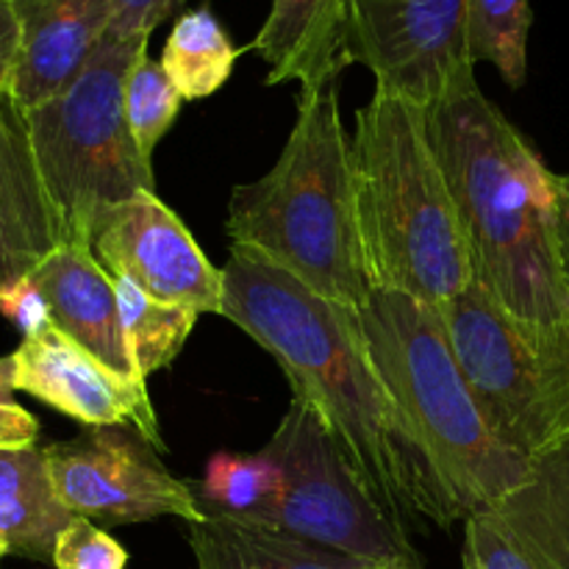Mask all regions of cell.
I'll return each instance as SVG.
<instances>
[{
	"label": "cell",
	"mask_w": 569,
	"mask_h": 569,
	"mask_svg": "<svg viewBox=\"0 0 569 569\" xmlns=\"http://www.w3.org/2000/svg\"><path fill=\"white\" fill-rule=\"evenodd\" d=\"M220 317L261 345L348 453L370 492L409 522L465 520L420 437L378 376L353 309L311 292L278 267L231 248Z\"/></svg>",
	"instance_id": "6da1fadb"
},
{
	"label": "cell",
	"mask_w": 569,
	"mask_h": 569,
	"mask_svg": "<svg viewBox=\"0 0 569 569\" xmlns=\"http://www.w3.org/2000/svg\"><path fill=\"white\" fill-rule=\"evenodd\" d=\"M426 126L470 242L476 283L522 320L569 322L556 172L476 78L426 109Z\"/></svg>",
	"instance_id": "7a4b0ae2"
},
{
	"label": "cell",
	"mask_w": 569,
	"mask_h": 569,
	"mask_svg": "<svg viewBox=\"0 0 569 569\" xmlns=\"http://www.w3.org/2000/svg\"><path fill=\"white\" fill-rule=\"evenodd\" d=\"M226 233L331 303L359 311L372 295L356 209L350 133L337 83L298 94V117L267 176L239 183Z\"/></svg>",
	"instance_id": "3957f363"
},
{
	"label": "cell",
	"mask_w": 569,
	"mask_h": 569,
	"mask_svg": "<svg viewBox=\"0 0 569 569\" xmlns=\"http://www.w3.org/2000/svg\"><path fill=\"white\" fill-rule=\"evenodd\" d=\"M350 164L372 287L433 309L465 292L476 267L426 111L376 89L356 111Z\"/></svg>",
	"instance_id": "277c9868"
},
{
	"label": "cell",
	"mask_w": 569,
	"mask_h": 569,
	"mask_svg": "<svg viewBox=\"0 0 569 569\" xmlns=\"http://www.w3.org/2000/svg\"><path fill=\"white\" fill-rule=\"evenodd\" d=\"M356 317L378 376L465 520L517 492L531 478V461L489 428L439 311L409 295L372 289Z\"/></svg>",
	"instance_id": "5b68a950"
},
{
	"label": "cell",
	"mask_w": 569,
	"mask_h": 569,
	"mask_svg": "<svg viewBox=\"0 0 569 569\" xmlns=\"http://www.w3.org/2000/svg\"><path fill=\"white\" fill-rule=\"evenodd\" d=\"M148 33L111 31L76 81L28 109L33 153L64 242L89 248L94 220L109 206L156 192L153 159L131 137L122 89L148 53Z\"/></svg>",
	"instance_id": "8992f818"
},
{
	"label": "cell",
	"mask_w": 569,
	"mask_h": 569,
	"mask_svg": "<svg viewBox=\"0 0 569 569\" xmlns=\"http://www.w3.org/2000/svg\"><path fill=\"white\" fill-rule=\"evenodd\" d=\"M437 311L489 428L506 448L531 459L569 431V322L522 320L476 281Z\"/></svg>",
	"instance_id": "52a82bcc"
},
{
	"label": "cell",
	"mask_w": 569,
	"mask_h": 569,
	"mask_svg": "<svg viewBox=\"0 0 569 569\" xmlns=\"http://www.w3.org/2000/svg\"><path fill=\"white\" fill-rule=\"evenodd\" d=\"M264 450L283 472L281 498L267 528L361 565L426 569L403 522L370 492L309 403L292 398Z\"/></svg>",
	"instance_id": "ba28073f"
},
{
	"label": "cell",
	"mask_w": 569,
	"mask_h": 569,
	"mask_svg": "<svg viewBox=\"0 0 569 569\" xmlns=\"http://www.w3.org/2000/svg\"><path fill=\"white\" fill-rule=\"evenodd\" d=\"M470 0H348V61L376 89L422 111L476 78L467 50Z\"/></svg>",
	"instance_id": "9c48e42d"
},
{
	"label": "cell",
	"mask_w": 569,
	"mask_h": 569,
	"mask_svg": "<svg viewBox=\"0 0 569 569\" xmlns=\"http://www.w3.org/2000/svg\"><path fill=\"white\" fill-rule=\"evenodd\" d=\"M50 481L72 517L131 526L159 517L203 522L198 495L172 476L159 448L137 428H87L81 437L44 448Z\"/></svg>",
	"instance_id": "30bf717a"
},
{
	"label": "cell",
	"mask_w": 569,
	"mask_h": 569,
	"mask_svg": "<svg viewBox=\"0 0 569 569\" xmlns=\"http://www.w3.org/2000/svg\"><path fill=\"white\" fill-rule=\"evenodd\" d=\"M89 250L111 278L137 283L161 303L189 306L200 315L222 311L226 276L156 192L109 206L94 220Z\"/></svg>",
	"instance_id": "8fae6325"
},
{
	"label": "cell",
	"mask_w": 569,
	"mask_h": 569,
	"mask_svg": "<svg viewBox=\"0 0 569 569\" xmlns=\"http://www.w3.org/2000/svg\"><path fill=\"white\" fill-rule=\"evenodd\" d=\"M14 365L17 392H28L87 428H137L164 450L148 387L117 376L53 322L22 339Z\"/></svg>",
	"instance_id": "7c38bea8"
},
{
	"label": "cell",
	"mask_w": 569,
	"mask_h": 569,
	"mask_svg": "<svg viewBox=\"0 0 569 569\" xmlns=\"http://www.w3.org/2000/svg\"><path fill=\"white\" fill-rule=\"evenodd\" d=\"M61 239L31 142L28 111L0 89V295L26 281Z\"/></svg>",
	"instance_id": "4fadbf2b"
},
{
	"label": "cell",
	"mask_w": 569,
	"mask_h": 569,
	"mask_svg": "<svg viewBox=\"0 0 569 569\" xmlns=\"http://www.w3.org/2000/svg\"><path fill=\"white\" fill-rule=\"evenodd\" d=\"M20 22V59L11 94L37 109L64 92L111 28V0H11Z\"/></svg>",
	"instance_id": "5bb4252c"
},
{
	"label": "cell",
	"mask_w": 569,
	"mask_h": 569,
	"mask_svg": "<svg viewBox=\"0 0 569 569\" xmlns=\"http://www.w3.org/2000/svg\"><path fill=\"white\" fill-rule=\"evenodd\" d=\"M28 281L39 289L59 331L98 356L117 376L144 383L128 350L122 331L114 278L98 264L92 250L78 242H61Z\"/></svg>",
	"instance_id": "9a60e30c"
},
{
	"label": "cell",
	"mask_w": 569,
	"mask_h": 569,
	"mask_svg": "<svg viewBox=\"0 0 569 569\" xmlns=\"http://www.w3.org/2000/svg\"><path fill=\"white\" fill-rule=\"evenodd\" d=\"M250 48L264 59L267 87L298 81L300 92L337 83L348 61V0H272Z\"/></svg>",
	"instance_id": "2e32d148"
},
{
	"label": "cell",
	"mask_w": 569,
	"mask_h": 569,
	"mask_svg": "<svg viewBox=\"0 0 569 569\" xmlns=\"http://www.w3.org/2000/svg\"><path fill=\"white\" fill-rule=\"evenodd\" d=\"M70 520L50 481L44 448H0V559L53 565L56 539Z\"/></svg>",
	"instance_id": "e0dca14e"
},
{
	"label": "cell",
	"mask_w": 569,
	"mask_h": 569,
	"mask_svg": "<svg viewBox=\"0 0 569 569\" xmlns=\"http://www.w3.org/2000/svg\"><path fill=\"white\" fill-rule=\"evenodd\" d=\"M198 569H359L361 561L303 542L276 528L206 515L189 526Z\"/></svg>",
	"instance_id": "ac0fdd59"
},
{
	"label": "cell",
	"mask_w": 569,
	"mask_h": 569,
	"mask_svg": "<svg viewBox=\"0 0 569 569\" xmlns=\"http://www.w3.org/2000/svg\"><path fill=\"white\" fill-rule=\"evenodd\" d=\"M239 53L222 22L209 9H194L178 17L159 61L183 100H200L226 87Z\"/></svg>",
	"instance_id": "d6986e66"
},
{
	"label": "cell",
	"mask_w": 569,
	"mask_h": 569,
	"mask_svg": "<svg viewBox=\"0 0 569 569\" xmlns=\"http://www.w3.org/2000/svg\"><path fill=\"white\" fill-rule=\"evenodd\" d=\"M283 472L267 450L259 453H217L198 483V503L206 515H222L250 526H270L281 498Z\"/></svg>",
	"instance_id": "ffe728a7"
},
{
	"label": "cell",
	"mask_w": 569,
	"mask_h": 569,
	"mask_svg": "<svg viewBox=\"0 0 569 569\" xmlns=\"http://www.w3.org/2000/svg\"><path fill=\"white\" fill-rule=\"evenodd\" d=\"M114 287L128 350L142 381H148L153 372L164 370L181 356L200 311L161 303L126 278H114Z\"/></svg>",
	"instance_id": "44dd1931"
},
{
	"label": "cell",
	"mask_w": 569,
	"mask_h": 569,
	"mask_svg": "<svg viewBox=\"0 0 569 569\" xmlns=\"http://www.w3.org/2000/svg\"><path fill=\"white\" fill-rule=\"evenodd\" d=\"M531 0H470L467 3V50L472 64L487 61L509 87L520 89L528 76Z\"/></svg>",
	"instance_id": "7402d4cb"
},
{
	"label": "cell",
	"mask_w": 569,
	"mask_h": 569,
	"mask_svg": "<svg viewBox=\"0 0 569 569\" xmlns=\"http://www.w3.org/2000/svg\"><path fill=\"white\" fill-rule=\"evenodd\" d=\"M122 106H126V120L133 142L142 150V156L153 159L156 144L170 131L183 106L181 92L170 81L161 61H153L148 53L139 56L126 78Z\"/></svg>",
	"instance_id": "603a6c76"
},
{
	"label": "cell",
	"mask_w": 569,
	"mask_h": 569,
	"mask_svg": "<svg viewBox=\"0 0 569 569\" xmlns=\"http://www.w3.org/2000/svg\"><path fill=\"white\" fill-rule=\"evenodd\" d=\"M528 553L542 569H569V520L528 478L503 503L495 506Z\"/></svg>",
	"instance_id": "cb8c5ba5"
},
{
	"label": "cell",
	"mask_w": 569,
	"mask_h": 569,
	"mask_svg": "<svg viewBox=\"0 0 569 569\" xmlns=\"http://www.w3.org/2000/svg\"><path fill=\"white\" fill-rule=\"evenodd\" d=\"M465 569H542L528 553L509 522L495 509L476 511L465 520V548H461Z\"/></svg>",
	"instance_id": "d4e9b609"
},
{
	"label": "cell",
	"mask_w": 569,
	"mask_h": 569,
	"mask_svg": "<svg viewBox=\"0 0 569 569\" xmlns=\"http://www.w3.org/2000/svg\"><path fill=\"white\" fill-rule=\"evenodd\" d=\"M56 569H126L128 553L111 533L87 517H72L53 548Z\"/></svg>",
	"instance_id": "484cf974"
},
{
	"label": "cell",
	"mask_w": 569,
	"mask_h": 569,
	"mask_svg": "<svg viewBox=\"0 0 569 569\" xmlns=\"http://www.w3.org/2000/svg\"><path fill=\"white\" fill-rule=\"evenodd\" d=\"M528 461H531V481L569 520V431Z\"/></svg>",
	"instance_id": "4316f807"
},
{
	"label": "cell",
	"mask_w": 569,
	"mask_h": 569,
	"mask_svg": "<svg viewBox=\"0 0 569 569\" xmlns=\"http://www.w3.org/2000/svg\"><path fill=\"white\" fill-rule=\"evenodd\" d=\"M183 0H111V31L153 33Z\"/></svg>",
	"instance_id": "83f0119b"
},
{
	"label": "cell",
	"mask_w": 569,
	"mask_h": 569,
	"mask_svg": "<svg viewBox=\"0 0 569 569\" xmlns=\"http://www.w3.org/2000/svg\"><path fill=\"white\" fill-rule=\"evenodd\" d=\"M0 315L9 317L17 328L22 331V339L33 337L37 331H42L44 326H50V309L44 303V298L39 295V289L31 281H20L17 287H11L9 292L0 295Z\"/></svg>",
	"instance_id": "f1b7e54d"
},
{
	"label": "cell",
	"mask_w": 569,
	"mask_h": 569,
	"mask_svg": "<svg viewBox=\"0 0 569 569\" xmlns=\"http://www.w3.org/2000/svg\"><path fill=\"white\" fill-rule=\"evenodd\" d=\"M39 422L20 403L0 406V448H37Z\"/></svg>",
	"instance_id": "f546056e"
},
{
	"label": "cell",
	"mask_w": 569,
	"mask_h": 569,
	"mask_svg": "<svg viewBox=\"0 0 569 569\" xmlns=\"http://www.w3.org/2000/svg\"><path fill=\"white\" fill-rule=\"evenodd\" d=\"M17 59H20V22H17L14 3L0 0V89H11L14 83Z\"/></svg>",
	"instance_id": "4dcf8cb0"
},
{
	"label": "cell",
	"mask_w": 569,
	"mask_h": 569,
	"mask_svg": "<svg viewBox=\"0 0 569 569\" xmlns=\"http://www.w3.org/2000/svg\"><path fill=\"white\" fill-rule=\"evenodd\" d=\"M556 192H559V239L565 267L569 278V176H556Z\"/></svg>",
	"instance_id": "1f68e13d"
},
{
	"label": "cell",
	"mask_w": 569,
	"mask_h": 569,
	"mask_svg": "<svg viewBox=\"0 0 569 569\" xmlns=\"http://www.w3.org/2000/svg\"><path fill=\"white\" fill-rule=\"evenodd\" d=\"M17 365H14V353L0 356V406L17 403L14 392H17Z\"/></svg>",
	"instance_id": "d6a6232c"
},
{
	"label": "cell",
	"mask_w": 569,
	"mask_h": 569,
	"mask_svg": "<svg viewBox=\"0 0 569 569\" xmlns=\"http://www.w3.org/2000/svg\"><path fill=\"white\" fill-rule=\"evenodd\" d=\"M359 569H409V567H383V565H361Z\"/></svg>",
	"instance_id": "836d02e7"
}]
</instances>
